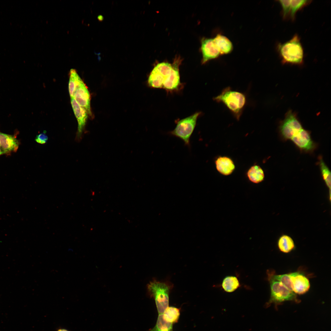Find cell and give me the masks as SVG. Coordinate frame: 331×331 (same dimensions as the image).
<instances>
[{"label": "cell", "mask_w": 331, "mask_h": 331, "mask_svg": "<svg viewBox=\"0 0 331 331\" xmlns=\"http://www.w3.org/2000/svg\"><path fill=\"white\" fill-rule=\"evenodd\" d=\"M181 60L175 59L173 63L162 62L158 63L151 72L148 79L149 85L153 88L167 91L178 89L181 86L179 67Z\"/></svg>", "instance_id": "cell-1"}, {"label": "cell", "mask_w": 331, "mask_h": 331, "mask_svg": "<svg viewBox=\"0 0 331 331\" xmlns=\"http://www.w3.org/2000/svg\"><path fill=\"white\" fill-rule=\"evenodd\" d=\"M277 49L283 63L299 65L302 63L304 51L298 34L283 43L278 44Z\"/></svg>", "instance_id": "cell-2"}, {"label": "cell", "mask_w": 331, "mask_h": 331, "mask_svg": "<svg viewBox=\"0 0 331 331\" xmlns=\"http://www.w3.org/2000/svg\"><path fill=\"white\" fill-rule=\"evenodd\" d=\"M218 103L224 104L239 120L245 105V95L241 92L233 90L230 87L224 89L221 93L213 98Z\"/></svg>", "instance_id": "cell-3"}, {"label": "cell", "mask_w": 331, "mask_h": 331, "mask_svg": "<svg viewBox=\"0 0 331 331\" xmlns=\"http://www.w3.org/2000/svg\"><path fill=\"white\" fill-rule=\"evenodd\" d=\"M173 285L169 282L154 280L147 285V289L150 297L155 301L158 314H162L168 307L169 295Z\"/></svg>", "instance_id": "cell-4"}, {"label": "cell", "mask_w": 331, "mask_h": 331, "mask_svg": "<svg viewBox=\"0 0 331 331\" xmlns=\"http://www.w3.org/2000/svg\"><path fill=\"white\" fill-rule=\"evenodd\" d=\"M201 113V112H196L178 121L175 128L169 132V134L180 139L185 145L189 147L190 138L196 127L198 117Z\"/></svg>", "instance_id": "cell-5"}, {"label": "cell", "mask_w": 331, "mask_h": 331, "mask_svg": "<svg viewBox=\"0 0 331 331\" xmlns=\"http://www.w3.org/2000/svg\"><path fill=\"white\" fill-rule=\"evenodd\" d=\"M267 278L270 285L271 295L269 300L266 304L267 306L272 303L278 305L287 301L298 302L296 294L293 291L268 275Z\"/></svg>", "instance_id": "cell-6"}, {"label": "cell", "mask_w": 331, "mask_h": 331, "mask_svg": "<svg viewBox=\"0 0 331 331\" xmlns=\"http://www.w3.org/2000/svg\"><path fill=\"white\" fill-rule=\"evenodd\" d=\"M302 128L301 123L291 110L287 112L280 126V133L286 140L291 139Z\"/></svg>", "instance_id": "cell-7"}, {"label": "cell", "mask_w": 331, "mask_h": 331, "mask_svg": "<svg viewBox=\"0 0 331 331\" xmlns=\"http://www.w3.org/2000/svg\"><path fill=\"white\" fill-rule=\"evenodd\" d=\"M282 8L283 18L284 20H295L297 12L309 4L311 0H278Z\"/></svg>", "instance_id": "cell-8"}, {"label": "cell", "mask_w": 331, "mask_h": 331, "mask_svg": "<svg viewBox=\"0 0 331 331\" xmlns=\"http://www.w3.org/2000/svg\"><path fill=\"white\" fill-rule=\"evenodd\" d=\"M293 291L295 294L302 295L309 290V280L302 273L296 272L289 273Z\"/></svg>", "instance_id": "cell-9"}, {"label": "cell", "mask_w": 331, "mask_h": 331, "mask_svg": "<svg viewBox=\"0 0 331 331\" xmlns=\"http://www.w3.org/2000/svg\"><path fill=\"white\" fill-rule=\"evenodd\" d=\"M71 103L78 123L76 139L78 141L81 139L82 132L88 118V113L84 108L78 103L74 97H71Z\"/></svg>", "instance_id": "cell-10"}, {"label": "cell", "mask_w": 331, "mask_h": 331, "mask_svg": "<svg viewBox=\"0 0 331 331\" xmlns=\"http://www.w3.org/2000/svg\"><path fill=\"white\" fill-rule=\"evenodd\" d=\"M201 50L203 56L202 64H205L210 60L217 59L220 55L214 43L213 38H202Z\"/></svg>", "instance_id": "cell-11"}, {"label": "cell", "mask_w": 331, "mask_h": 331, "mask_svg": "<svg viewBox=\"0 0 331 331\" xmlns=\"http://www.w3.org/2000/svg\"><path fill=\"white\" fill-rule=\"evenodd\" d=\"M292 141L302 150L310 151L313 150L315 144L312 140L310 132L302 128L291 139Z\"/></svg>", "instance_id": "cell-12"}, {"label": "cell", "mask_w": 331, "mask_h": 331, "mask_svg": "<svg viewBox=\"0 0 331 331\" xmlns=\"http://www.w3.org/2000/svg\"><path fill=\"white\" fill-rule=\"evenodd\" d=\"M74 98L80 106L86 110L88 114L91 115L90 95L86 86L83 81L77 87Z\"/></svg>", "instance_id": "cell-13"}, {"label": "cell", "mask_w": 331, "mask_h": 331, "mask_svg": "<svg viewBox=\"0 0 331 331\" xmlns=\"http://www.w3.org/2000/svg\"><path fill=\"white\" fill-rule=\"evenodd\" d=\"M217 170L224 176L231 174L235 169V166L233 160L226 156H220L215 161Z\"/></svg>", "instance_id": "cell-14"}, {"label": "cell", "mask_w": 331, "mask_h": 331, "mask_svg": "<svg viewBox=\"0 0 331 331\" xmlns=\"http://www.w3.org/2000/svg\"><path fill=\"white\" fill-rule=\"evenodd\" d=\"M213 39L220 55L228 54L232 51L233 49V44L226 36L218 34Z\"/></svg>", "instance_id": "cell-15"}, {"label": "cell", "mask_w": 331, "mask_h": 331, "mask_svg": "<svg viewBox=\"0 0 331 331\" xmlns=\"http://www.w3.org/2000/svg\"><path fill=\"white\" fill-rule=\"evenodd\" d=\"M0 148L6 153L16 151L19 146V142L14 136L0 132Z\"/></svg>", "instance_id": "cell-16"}, {"label": "cell", "mask_w": 331, "mask_h": 331, "mask_svg": "<svg viewBox=\"0 0 331 331\" xmlns=\"http://www.w3.org/2000/svg\"><path fill=\"white\" fill-rule=\"evenodd\" d=\"M249 180L254 184H258L264 179V174L262 168L259 165H254L248 169L246 173Z\"/></svg>", "instance_id": "cell-17"}, {"label": "cell", "mask_w": 331, "mask_h": 331, "mask_svg": "<svg viewBox=\"0 0 331 331\" xmlns=\"http://www.w3.org/2000/svg\"><path fill=\"white\" fill-rule=\"evenodd\" d=\"M278 246L280 250L284 253H288L295 248L294 242L292 238L287 235L281 236L278 241Z\"/></svg>", "instance_id": "cell-18"}, {"label": "cell", "mask_w": 331, "mask_h": 331, "mask_svg": "<svg viewBox=\"0 0 331 331\" xmlns=\"http://www.w3.org/2000/svg\"><path fill=\"white\" fill-rule=\"evenodd\" d=\"M69 74V91L70 97H74V93L77 87L82 81V80L75 69H71L70 70Z\"/></svg>", "instance_id": "cell-19"}, {"label": "cell", "mask_w": 331, "mask_h": 331, "mask_svg": "<svg viewBox=\"0 0 331 331\" xmlns=\"http://www.w3.org/2000/svg\"><path fill=\"white\" fill-rule=\"evenodd\" d=\"M222 286L225 291L232 292L238 289L240 286V283L236 276H228L223 279Z\"/></svg>", "instance_id": "cell-20"}, {"label": "cell", "mask_w": 331, "mask_h": 331, "mask_svg": "<svg viewBox=\"0 0 331 331\" xmlns=\"http://www.w3.org/2000/svg\"><path fill=\"white\" fill-rule=\"evenodd\" d=\"M267 275L273 279L279 281L288 289L293 291L289 273L276 275L275 274L274 271L269 270L267 271Z\"/></svg>", "instance_id": "cell-21"}, {"label": "cell", "mask_w": 331, "mask_h": 331, "mask_svg": "<svg viewBox=\"0 0 331 331\" xmlns=\"http://www.w3.org/2000/svg\"><path fill=\"white\" fill-rule=\"evenodd\" d=\"M180 315V309L173 306H168L163 314L164 319L172 324L177 322Z\"/></svg>", "instance_id": "cell-22"}, {"label": "cell", "mask_w": 331, "mask_h": 331, "mask_svg": "<svg viewBox=\"0 0 331 331\" xmlns=\"http://www.w3.org/2000/svg\"><path fill=\"white\" fill-rule=\"evenodd\" d=\"M149 331H173V324L166 321L163 314H158L155 325Z\"/></svg>", "instance_id": "cell-23"}, {"label": "cell", "mask_w": 331, "mask_h": 331, "mask_svg": "<svg viewBox=\"0 0 331 331\" xmlns=\"http://www.w3.org/2000/svg\"><path fill=\"white\" fill-rule=\"evenodd\" d=\"M319 164L323 178L329 187L330 186L331 172L322 158H319Z\"/></svg>", "instance_id": "cell-24"}, {"label": "cell", "mask_w": 331, "mask_h": 331, "mask_svg": "<svg viewBox=\"0 0 331 331\" xmlns=\"http://www.w3.org/2000/svg\"><path fill=\"white\" fill-rule=\"evenodd\" d=\"M46 132H43L36 135L35 140L37 143L40 144H44L46 143L48 139V137L46 134Z\"/></svg>", "instance_id": "cell-25"}, {"label": "cell", "mask_w": 331, "mask_h": 331, "mask_svg": "<svg viewBox=\"0 0 331 331\" xmlns=\"http://www.w3.org/2000/svg\"><path fill=\"white\" fill-rule=\"evenodd\" d=\"M5 153V152L1 148H0V155L4 154Z\"/></svg>", "instance_id": "cell-26"}, {"label": "cell", "mask_w": 331, "mask_h": 331, "mask_svg": "<svg viewBox=\"0 0 331 331\" xmlns=\"http://www.w3.org/2000/svg\"><path fill=\"white\" fill-rule=\"evenodd\" d=\"M57 331H69L68 330L65 329H59Z\"/></svg>", "instance_id": "cell-27"}, {"label": "cell", "mask_w": 331, "mask_h": 331, "mask_svg": "<svg viewBox=\"0 0 331 331\" xmlns=\"http://www.w3.org/2000/svg\"><path fill=\"white\" fill-rule=\"evenodd\" d=\"M0 147H1V146H0Z\"/></svg>", "instance_id": "cell-28"}]
</instances>
